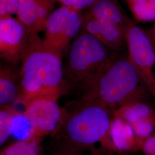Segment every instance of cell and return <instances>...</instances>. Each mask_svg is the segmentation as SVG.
Wrapping results in <instances>:
<instances>
[{
    "label": "cell",
    "mask_w": 155,
    "mask_h": 155,
    "mask_svg": "<svg viewBox=\"0 0 155 155\" xmlns=\"http://www.w3.org/2000/svg\"><path fill=\"white\" fill-rule=\"evenodd\" d=\"M40 0H19L17 19L26 28L29 34L38 33L37 9Z\"/></svg>",
    "instance_id": "5bb4252c"
},
{
    "label": "cell",
    "mask_w": 155,
    "mask_h": 155,
    "mask_svg": "<svg viewBox=\"0 0 155 155\" xmlns=\"http://www.w3.org/2000/svg\"><path fill=\"white\" fill-rule=\"evenodd\" d=\"M110 110L97 101L82 99L72 109H62L61 121L50 134L54 150L83 154L103 142L111 153L118 152L110 136Z\"/></svg>",
    "instance_id": "6da1fadb"
},
{
    "label": "cell",
    "mask_w": 155,
    "mask_h": 155,
    "mask_svg": "<svg viewBox=\"0 0 155 155\" xmlns=\"http://www.w3.org/2000/svg\"><path fill=\"white\" fill-rule=\"evenodd\" d=\"M51 155H83V154H75L72 153H68L63 152L61 150H54L52 154Z\"/></svg>",
    "instance_id": "cb8c5ba5"
},
{
    "label": "cell",
    "mask_w": 155,
    "mask_h": 155,
    "mask_svg": "<svg viewBox=\"0 0 155 155\" xmlns=\"http://www.w3.org/2000/svg\"><path fill=\"white\" fill-rule=\"evenodd\" d=\"M81 87L82 100L97 101L114 111L130 103L147 101L151 97L128 55L110 56Z\"/></svg>",
    "instance_id": "7a4b0ae2"
},
{
    "label": "cell",
    "mask_w": 155,
    "mask_h": 155,
    "mask_svg": "<svg viewBox=\"0 0 155 155\" xmlns=\"http://www.w3.org/2000/svg\"><path fill=\"white\" fill-rule=\"evenodd\" d=\"M29 34L18 19L11 17L0 19V55L13 64L21 60Z\"/></svg>",
    "instance_id": "ba28073f"
},
{
    "label": "cell",
    "mask_w": 155,
    "mask_h": 155,
    "mask_svg": "<svg viewBox=\"0 0 155 155\" xmlns=\"http://www.w3.org/2000/svg\"><path fill=\"white\" fill-rule=\"evenodd\" d=\"M129 5L133 15L140 21H155V0H144Z\"/></svg>",
    "instance_id": "e0dca14e"
},
{
    "label": "cell",
    "mask_w": 155,
    "mask_h": 155,
    "mask_svg": "<svg viewBox=\"0 0 155 155\" xmlns=\"http://www.w3.org/2000/svg\"><path fill=\"white\" fill-rule=\"evenodd\" d=\"M41 138L33 133L8 145L1 150L0 155H40Z\"/></svg>",
    "instance_id": "9a60e30c"
},
{
    "label": "cell",
    "mask_w": 155,
    "mask_h": 155,
    "mask_svg": "<svg viewBox=\"0 0 155 155\" xmlns=\"http://www.w3.org/2000/svg\"><path fill=\"white\" fill-rule=\"evenodd\" d=\"M107 47L91 34L82 31L68 49L67 68L72 82L82 86L100 71L110 55Z\"/></svg>",
    "instance_id": "277c9868"
},
{
    "label": "cell",
    "mask_w": 155,
    "mask_h": 155,
    "mask_svg": "<svg viewBox=\"0 0 155 155\" xmlns=\"http://www.w3.org/2000/svg\"><path fill=\"white\" fill-rule=\"evenodd\" d=\"M127 28L89 18L83 20V31L91 34L111 50H118L126 43Z\"/></svg>",
    "instance_id": "9c48e42d"
},
{
    "label": "cell",
    "mask_w": 155,
    "mask_h": 155,
    "mask_svg": "<svg viewBox=\"0 0 155 155\" xmlns=\"http://www.w3.org/2000/svg\"><path fill=\"white\" fill-rule=\"evenodd\" d=\"M90 8V18L124 27L132 22L127 20L113 0H98Z\"/></svg>",
    "instance_id": "8fae6325"
},
{
    "label": "cell",
    "mask_w": 155,
    "mask_h": 155,
    "mask_svg": "<svg viewBox=\"0 0 155 155\" xmlns=\"http://www.w3.org/2000/svg\"><path fill=\"white\" fill-rule=\"evenodd\" d=\"M16 102L24 104L43 94H62L61 58L47 48L38 33H31L21 56Z\"/></svg>",
    "instance_id": "3957f363"
},
{
    "label": "cell",
    "mask_w": 155,
    "mask_h": 155,
    "mask_svg": "<svg viewBox=\"0 0 155 155\" xmlns=\"http://www.w3.org/2000/svg\"><path fill=\"white\" fill-rule=\"evenodd\" d=\"M9 106H1L0 110V145L2 146L13 131L15 120L19 115Z\"/></svg>",
    "instance_id": "2e32d148"
},
{
    "label": "cell",
    "mask_w": 155,
    "mask_h": 155,
    "mask_svg": "<svg viewBox=\"0 0 155 155\" xmlns=\"http://www.w3.org/2000/svg\"><path fill=\"white\" fill-rule=\"evenodd\" d=\"M114 117L120 118L132 125L150 120L155 122V111L148 101H138L122 106L113 111Z\"/></svg>",
    "instance_id": "7c38bea8"
},
{
    "label": "cell",
    "mask_w": 155,
    "mask_h": 155,
    "mask_svg": "<svg viewBox=\"0 0 155 155\" xmlns=\"http://www.w3.org/2000/svg\"><path fill=\"white\" fill-rule=\"evenodd\" d=\"M110 136L118 152L141 150L144 141L136 136L130 125L116 117L111 121Z\"/></svg>",
    "instance_id": "30bf717a"
},
{
    "label": "cell",
    "mask_w": 155,
    "mask_h": 155,
    "mask_svg": "<svg viewBox=\"0 0 155 155\" xmlns=\"http://www.w3.org/2000/svg\"><path fill=\"white\" fill-rule=\"evenodd\" d=\"M18 84L16 75L9 68L1 67L0 70V105L9 106L16 101Z\"/></svg>",
    "instance_id": "4fadbf2b"
},
{
    "label": "cell",
    "mask_w": 155,
    "mask_h": 155,
    "mask_svg": "<svg viewBox=\"0 0 155 155\" xmlns=\"http://www.w3.org/2000/svg\"><path fill=\"white\" fill-rule=\"evenodd\" d=\"M59 2L61 6H64L74 9L78 11H81L83 9L91 7L98 0H56Z\"/></svg>",
    "instance_id": "ffe728a7"
},
{
    "label": "cell",
    "mask_w": 155,
    "mask_h": 155,
    "mask_svg": "<svg viewBox=\"0 0 155 155\" xmlns=\"http://www.w3.org/2000/svg\"><path fill=\"white\" fill-rule=\"evenodd\" d=\"M61 95H40L24 104V115L31 125V133L41 139L55 130L62 115V109L58 104V100Z\"/></svg>",
    "instance_id": "52a82bcc"
},
{
    "label": "cell",
    "mask_w": 155,
    "mask_h": 155,
    "mask_svg": "<svg viewBox=\"0 0 155 155\" xmlns=\"http://www.w3.org/2000/svg\"><path fill=\"white\" fill-rule=\"evenodd\" d=\"M55 2H56V0H40L37 9L38 28L39 32L44 30L45 23L52 13Z\"/></svg>",
    "instance_id": "ac0fdd59"
},
{
    "label": "cell",
    "mask_w": 155,
    "mask_h": 155,
    "mask_svg": "<svg viewBox=\"0 0 155 155\" xmlns=\"http://www.w3.org/2000/svg\"><path fill=\"white\" fill-rule=\"evenodd\" d=\"M128 56L155 101V47L147 32L132 22L127 28Z\"/></svg>",
    "instance_id": "8992f818"
},
{
    "label": "cell",
    "mask_w": 155,
    "mask_h": 155,
    "mask_svg": "<svg viewBox=\"0 0 155 155\" xmlns=\"http://www.w3.org/2000/svg\"><path fill=\"white\" fill-rule=\"evenodd\" d=\"M9 12L11 15H16L17 12L19 0H7Z\"/></svg>",
    "instance_id": "7402d4cb"
},
{
    "label": "cell",
    "mask_w": 155,
    "mask_h": 155,
    "mask_svg": "<svg viewBox=\"0 0 155 155\" xmlns=\"http://www.w3.org/2000/svg\"><path fill=\"white\" fill-rule=\"evenodd\" d=\"M141 150L144 155H155V133L144 140Z\"/></svg>",
    "instance_id": "44dd1931"
},
{
    "label": "cell",
    "mask_w": 155,
    "mask_h": 155,
    "mask_svg": "<svg viewBox=\"0 0 155 155\" xmlns=\"http://www.w3.org/2000/svg\"><path fill=\"white\" fill-rule=\"evenodd\" d=\"M81 11L61 6L52 12L45 25V47L62 57L83 26Z\"/></svg>",
    "instance_id": "5b68a950"
},
{
    "label": "cell",
    "mask_w": 155,
    "mask_h": 155,
    "mask_svg": "<svg viewBox=\"0 0 155 155\" xmlns=\"http://www.w3.org/2000/svg\"><path fill=\"white\" fill-rule=\"evenodd\" d=\"M136 136L140 139L145 140L153 134L155 129V122L150 120L136 122L131 125Z\"/></svg>",
    "instance_id": "d6986e66"
},
{
    "label": "cell",
    "mask_w": 155,
    "mask_h": 155,
    "mask_svg": "<svg viewBox=\"0 0 155 155\" xmlns=\"http://www.w3.org/2000/svg\"><path fill=\"white\" fill-rule=\"evenodd\" d=\"M150 39L155 47V23L150 28L149 31L147 32Z\"/></svg>",
    "instance_id": "603a6c76"
}]
</instances>
